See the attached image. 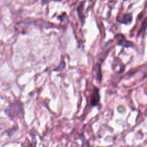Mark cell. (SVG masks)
<instances>
[{
  "label": "cell",
  "instance_id": "cell-2",
  "mask_svg": "<svg viewBox=\"0 0 147 147\" xmlns=\"http://www.w3.org/2000/svg\"><path fill=\"white\" fill-rule=\"evenodd\" d=\"M115 38L117 41V45H121L126 48L133 47L134 46L133 43L131 41H128L126 39L125 37L121 33H118L115 36Z\"/></svg>",
  "mask_w": 147,
  "mask_h": 147
},
{
  "label": "cell",
  "instance_id": "cell-5",
  "mask_svg": "<svg viewBox=\"0 0 147 147\" xmlns=\"http://www.w3.org/2000/svg\"><path fill=\"white\" fill-rule=\"evenodd\" d=\"M132 14L130 13L125 14L123 15V17L121 18V20H118V21L121 23L125 24H130L132 21Z\"/></svg>",
  "mask_w": 147,
  "mask_h": 147
},
{
  "label": "cell",
  "instance_id": "cell-4",
  "mask_svg": "<svg viewBox=\"0 0 147 147\" xmlns=\"http://www.w3.org/2000/svg\"><path fill=\"white\" fill-rule=\"evenodd\" d=\"M94 72H95V76H96V79H97V80L99 82V83L101 82L102 80V72H101V67H100V64L98 63L96 64L95 67H94Z\"/></svg>",
  "mask_w": 147,
  "mask_h": 147
},
{
  "label": "cell",
  "instance_id": "cell-9",
  "mask_svg": "<svg viewBox=\"0 0 147 147\" xmlns=\"http://www.w3.org/2000/svg\"><path fill=\"white\" fill-rule=\"evenodd\" d=\"M118 111H119L120 113H122V112H123V111H125V108L123 107V106H119L118 107Z\"/></svg>",
  "mask_w": 147,
  "mask_h": 147
},
{
  "label": "cell",
  "instance_id": "cell-7",
  "mask_svg": "<svg viewBox=\"0 0 147 147\" xmlns=\"http://www.w3.org/2000/svg\"><path fill=\"white\" fill-rule=\"evenodd\" d=\"M146 27H147V18L144 20L143 21V22H142L141 25V28H140V30L138 32L137 36H138L140 34H141V33L144 32L145 30L146 29Z\"/></svg>",
  "mask_w": 147,
  "mask_h": 147
},
{
  "label": "cell",
  "instance_id": "cell-8",
  "mask_svg": "<svg viewBox=\"0 0 147 147\" xmlns=\"http://www.w3.org/2000/svg\"><path fill=\"white\" fill-rule=\"evenodd\" d=\"M83 144L82 145V147H90V145L88 144V142L85 140H83Z\"/></svg>",
  "mask_w": 147,
  "mask_h": 147
},
{
  "label": "cell",
  "instance_id": "cell-6",
  "mask_svg": "<svg viewBox=\"0 0 147 147\" xmlns=\"http://www.w3.org/2000/svg\"><path fill=\"white\" fill-rule=\"evenodd\" d=\"M84 1H82V2H81L80 3H79V6H78V7H77V12H78V16H79V18H80V19L82 21V20L83 19V6H84Z\"/></svg>",
  "mask_w": 147,
  "mask_h": 147
},
{
  "label": "cell",
  "instance_id": "cell-3",
  "mask_svg": "<svg viewBox=\"0 0 147 147\" xmlns=\"http://www.w3.org/2000/svg\"><path fill=\"white\" fill-rule=\"evenodd\" d=\"M100 101L99 91L98 88L94 87L93 91L90 95V105L92 106H98Z\"/></svg>",
  "mask_w": 147,
  "mask_h": 147
},
{
  "label": "cell",
  "instance_id": "cell-1",
  "mask_svg": "<svg viewBox=\"0 0 147 147\" xmlns=\"http://www.w3.org/2000/svg\"><path fill=\"white\" fill-rule=\"evenodd\" d=\"M5 114L11 119L22 117L24 114V105L20 100H15L10 103L5 110Z\"/></svg>",
  "mask_w": 147,
  "mask_h": 147
}]
</instances>
